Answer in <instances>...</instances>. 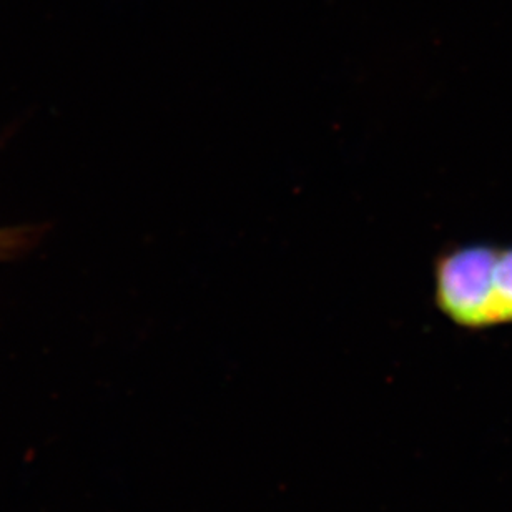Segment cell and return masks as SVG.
Returning a JSON list of instances; mask_svg holds the SVG:
<instances>
[{
  "instance_id": "6da1fadb",
  "label": "cell",
  "mask_w": 512,
  "mask_h": 512,
  "mask_svg": "<svg viewBox=\"0 0 512 512\" xmlns=\"http://www.w3.org/2000/svg\"><path fill=\"white\" fill-rule=\"evenodd\" d=\"M433 300L459 330L512 326V243L449 245L433 263Z\"/></svg>"
}]
</instances>
